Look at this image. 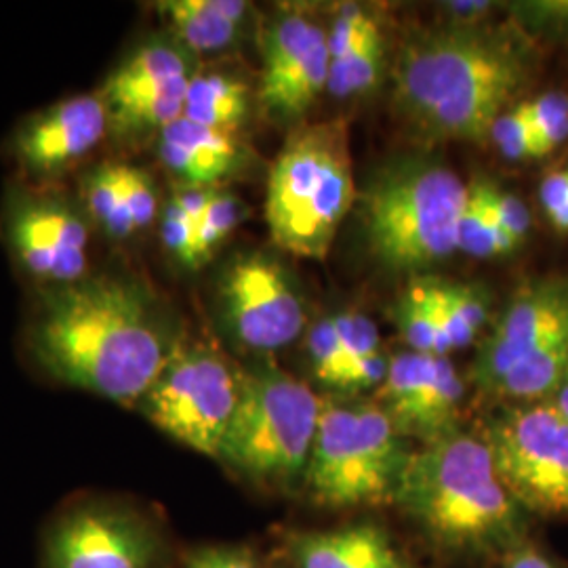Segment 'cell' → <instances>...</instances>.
<instances>
[{
	"instance_id": "cell-3",
	"label": "cell",
	"mask_w": 568,
	"mask_h": 568,
	"mask_svg": "<svg viewBox=\"0 0 568 568\" xmlns=\"http://www.w3.org/2000/svg\"><path fill=\"white\" fill-rule=\"evenodd\" d=\"M394 82L400 110L424 133L480 142L518 89L520 65L476 30H443L405 44Z\"/></svg>"
},
{
	"instance_id": "cell-9",
	"label": "cell",
	"mask_w": 568,
	"mask_h": 568,
	"mask_svg": "<svg viewBox=\"0 0 568 568\" xmlns=\"http://www.w3.org/2000/svg\"><path fill=\"white\" fill-rule=\"evenodd\" d=\"M164 554L159 527L114 497L68 504L42 537V568H161Z\"/></svg>"
},
{
	"instance_id": "cell-44",
	"label": "cell",
	"mask_w": 568,
	"mask_h": 568,
	"mask_svg": "<svg viewBox=\"0 0 568 568\" xmlns=\"http://www.w3.org/2000/svg\"><path fill=\"white\" fill-rule=\"evenodd\" d=\"M551 405L556 406L568 419V373L567 377H565V382H562V386L558 387V392L554 394Z\"/></svg>"
},
{
	"instance_id": "cell-12",
	"label": "cell",
	"mask_w": 568,
	"mask_h": 568,
	"mask_svg": "<svg viewBox=\"0 0 568 568\" xmlns=\"http://www.w3.org/2000/svg\"><path fill=\"white\" fill-rule=\"evenodd\" d=\"M9 241L26 272L51 288L89 278V224L58 196L23 194L9 209Z\"/></svg>"
},
{
	"instance_id": "cell-40",
	"label": "cell",
	"mask_w": 568,
	"mask_h": 568,
	"mask_svg": "<svg viewBox=\"0 0 568 568\" xmlns=\"http://www.w3.org/2000/svg\"><path fill=\"white\" fill-rule=\"evenodd\" d=\"M215 194V187H199V185H182L175 194H173V201L182 206L185 211V215L199 224L201 217L206 211V206L211 203Z\"/></svg>"
},
{
	"instance_id": "cell-28",
	"label": "cell",
	"mask_w": 568,
	"mask_h": 568,
	"mask_svg": "<svg viewBox=\"0 0 568 568\" xmlns=\"http://www.w3.org/2000/svg\"><path fill=\"white\" fill-rule=\"evenodd\" d=\"M244 215L246 206L234 194L215 190L201 222L196 224V264L211 257V253L243 222Z\"/></svg>"
},
{
	"instance_id": "cell-25",
	"label": "cell",
	"mask_w": 568,
	"mask_h": 568,
	"mask_svg": "<svg viewBox=\"0 0 568 568\" xmlns=\"http://www.w3.org/2000/svg\"><path fill=\"white\" fill-rule=\"evenodd\" d=\"M384 65V39L382 32H375L368 41L354 53L342 60H331L326 89L333 98H352L373 89Z\"/></svg>"
},
{
	"instance_id": "cell-22",
	"label": "cell",
	"mask_w": 568,
	"mask_h": 568,
	"mask_svg": "<svg viewBox=\"0 0 568 568\" xmlns=\"http://www.w3.org/2000/svg\"><path fill=\"white\" fill-rule=\"evenodd\" d=\"M567 373L568 337H562L514 366L493 389V394L537 403L546 396H554L562 386Z\"/></svg>"
},
{
	"instance_id": "cell-13",
	"label": "cell",
	"mask_w": 568,
	"mask_h": 568,
	"mask_svg": "<svg viewBox=\"0 0 568 568\" xmlns=\"http://www.w3.org/2000/svg\"><path fill=\"white\" fill-rule=\"evenodd\" d=\"M464 400V382L448 356L403 352L389 358L386 379L377 387L384 408L400 436H415L426 445L455 429Z\"/></svg>"
},
{
	"instance_id": "cell-37",
	"label": "cell",
	"mask_w": 568,
	"mask_h": 568,
	"mask_svg": "<svg viewBox=\"0 0 568 568\" xmlns=\"http://www.w3.org/2000/svg\"><path fill=\"white\" fill-rule=\"evenodd\" d=\"M488 199H490V204L495 209V215H497L501 227L516 243H523L530 230V213H528L527 204L523 203L516 194L506 192L493 183H488Z\"/></svg>"
},
{
	"instance_id": "cell-34",
	"label": "cell",
	"mask_w": 568,
	"mask_h": 568,
	"mask_svg": "<svg viewBox=\"0 0 568 568\" xmlns=\"http://www.w3.org/2000/svg\"><path fill=\"white\" fill-rule=\"evenodd\" d=\"M333 325L344 347L347 365L358 358L382 352V337L377 325L361 312H344L333 316ZM345 371V368H344Z\"/></svg>"
},
{
	"instance_id": "cell-21",
	"label": "cell",
	"mask_w": 568,
	"mask_h": 568,
	"mask_svg": "<svg viewBox=\"0 0 568 568\" xmlns=\"http://www.w3.org/2000/svg\"><path fill=\"white\" fill-rule=\"evenodd\" d=\"M192 77L178 79L156 89H148L121 102L105 103L110 129L121 133H138L145 129L163 131L166 124L183 116V103Z\"/></svg>"
},
{
	"instance_id": "cell-16",
	"label": "cell",
	"mask_w": 568,
	"mask_h": 568,
	"mask_svg": "<svg viewBox=\"0 0 568 568\" xmlns=\"http://www.w3.org/2000/svg\"><path fill=\"white\" fill-rule=\"evenodd\" d=\"M108 129L103 95H74L26 122L16 138V152L30 173L55 175L91 154Z\"/></svg>"
},
{
	"instance_id": "cell-33",
	"label": "cell",
	"mask_w": 568,
	"mask_h": 568,
	"mask_svg": "<svg viewBox=\"0 0 568 568\" xmlns=\"http://www.w3.org/2000/svg\"><path fill=\"white\" fill-rule=\"evenodd\" d=\"M121 185L135 232L145 230L159 215V196L154 183L142 169L121 164Z\"/></svg>"
},
{
	"instance_id": "cell-19",
	"label": "cell",
	"mask_w": 568,
	"mask_h": 568,
	"mask_svg": "<svg viewBox=\"0 0 568 568\" xmlns=\"http://www.w3.org/2000/svg\"><path fill=\"white\" fill-rule=\"evenodd\" d=\"M192 77L187 53L171 42H148L116 68L105 82V103L121 102L131 95Z\"/></svg>"
},
{
	"instance_id": "cell-8",
	"label": "cell",
	"mask_w": 568,
	"mask_h": 568,
	"mask_svg": "<svg viewBox=\"0 0 568 568\" xmlns=\"http://www.w3.org/2000/svg\"><path fill=\"white\" fill-rule=\"evenodd\" d=\"M241 375L215 349L178 344L138 408L169 438L217 459L241 398Z\"/></svg>"
},
{
	"instance_id": "cell-14",
	"label": "cell",
	"mask_w": 568,
	"mask_h": 568,
	"mask_svg": "<svg viewBox=\"0 0 568 568\" xmlns=\"http://www.w3.org/2000/svg\"><path fill=\"white\" fill-rule=\"evenodd\" d=\"M262 49V105L281 119L302 116L328 82L325 30L304 13L286 11L267 26Z\"/></svg>"
},
{
	"instance_id": "cell-38",
	"label": "cell",
	"mask_w": 568,
	"mask_h": 568,
	"mask_svg": "<svg viewBox=\"0 0 568 568\" xmlns=\"http://www.w3.org/2000/svg\"><path fill=\"white\" fill-rule=\"evenodd\" d=\"M387 366L389 361L384 356V352L358 358L352 365L345 366L344 373L335 384V389L352 394V392H366V389L379 387L386 379Z\"/></svg>"
},
{
	"instance_id": "cell-35",
	"label": "cell",
	"mask_w": 568,
	"mask_h": 568,
	"mask_svg": "<svg viewBox=\"0 0 568 568\" xmlns=\"http://www.w3.org/2000/svg\"><path fill=\"white\" fill-rule=\"evenodd\" d=\"M161 239L169 253H173L182 264H196V224L185 215L173 199L166 203L161 217Z\"/></svg>"
},
{
	"instance_id": "cell-1",
	"label": "cell",
	"mask_w": 568,
	"mask_h": 568,
	"mask_svg": "<svg viewBox=\"0 0 568 568\" xmlns=\"http://www.w3.org/2000/svg\"><path fill=\"white\" fill-rule=\"evenodd\" d=\"M175 347L148 293L116 276L51 288L28 328L34 363L55 382L135 408Z\"/></svg>"
},
{
	"instance_id": "cell-43",
	"label": "cell",
	"mask_w": 568,
	"mask_h": 568,
	"mask_svg": "<svg viewBox=\"0 0 568 568\" xmlns=\"http://www.w3.org/2000/svg\"><path fill=\"white\" fill-rule=\"evenodd\" d=\"M450 7L457 16H467V18H476L478 13H485L488 9L487 2H453Z\"/></svg>"
},
{
	"instance_id": "cell-7",
	"label": "cell",
	"mask_w": 568,
	"mask_h": 568,
	"mask_svg": "<svg viewBox=\"0 0 568 568\" xmlns=\"http://www.w3.org/2000/svg\"><path fill=\"white\" fill-rule=\"evenodd\" d=\"M466 183L443 164H398L368 185L363 204L373 255L392 270H422L459 251Z\"/></svg>"
},
{
	"instance_id": "cell-2",
	"label": "cell",
	"mask_w": 568,
	"mask_h": 568,
	"mask_svg": "<svg viewBox=\"0 0 568 568\" xmlns=\"http://www.w3.org/2000/svg\"><path fill=\"white\" fill-rule=\"evenodd\" d=\"M394 506L453 554L509 548L525 527V508L499 478L485 438L459 432L410 453Z\"/></svg>"
},
{
	"instance_id": "cell-27",
	"label": "cell",
	"mask_w": 568,
	"mask_h": 568,
	"mask_svg": "<svg viewBox=\"0 0 568 568\" xmlns=\"http://www.w3.org/2000/svg\"><path fill=\"white\" fill-rule=\"evenodd\" d=\"M394 318L413 352L436 356V328L429 310L427 281H415L408 286L405 297L394 310Z\"/></svg>"
},
{
	"instance_id": "cell-17",
	"label": "cell",
	"mask_w": 568,
	"mask_h": 568,
	"mask_svg": "<svg viewBox=\"0 0 568 568\" xmlns=\"http://www.w3.org/2000/svg\"><path fill=\"white\" fill-rule=\"evenodd\" d=\"M291 556L297 568H417L384 528L368 523L297 535Z\"/></svg>"
},
{
	"instance_id": "cell-24",
	"label": "cell",
	"mask_w": 568,
	"mask_h": 568,
	"mask_svg": "<svg viewBox=\"0 0 568 568\" xmlns=\"http://www.w3.org/2000/svg\"><path fill=\"white\" fill-rule=\"evenodd\" d=\"M518 243L501 227L488 199V183H474L467 192L459 222V251L474 257H495L511 253Z\"/></svg>"
},
{
	"instance_id": "cell-11",
	"label": "cell",
	"mask_w": 568,
	"mask_h": 568,
	"mask_svg": "<svg viewBox=\"0 0 568 568\" xmlns=\"http://www.w3.org/2000/svg\"><path fill=\"white\" fill-rule=\"evenodd\" d=\"M222 305L232 335L253 352L293 344L305 325L302 297L276 260L248 253L225 270Z\"/></svg>"
},
{
	"instance_id": "cell-4",
	"label": "cell",
	"mask_w": 568,
	"mask_h": 568,
	"mask_svg": "<svg viewBox=\"0 0 568 568\" xmlns=\"http://www.w3.org/2000/svg\"><path fill=\"white\" fill-rule=\"evenodd\" d=\"M356 199L344 122L295 131L272 164L265 222L272 241L307 260H325Z\"/></svg>"
},
{
	"instance_id": "cell-20",
	"label": "cell",
	"mask_w": 568,
	"mask_h": 568,
	"mask_svg": "<svg viewBox=\"0 0 568 568\" xmlns=\"http://www.w3.org/2000/svg\"><path fill=\"white\" fill-rule=\"evenodd\" d=\"M246 112L248 89L243 81L224 72L192 74L183 103V119L232 133L243 124Z\"/></svg>"
},
{
	"instance_id": "cell-6",
	"label": "cell",
	"mask_w": 568,
	"mask_h": 568,
	"mask_svg": "<svg viewBox=\"0 0 568 568\" xmlns=\"http://www.w3.org/2000/svg\"><path fill=\"white\" fill-rule=\"evenodd\" d=\"M408 459L377 403L323 400L302 485L323 508H379L394 504Z\"/></svg>"
},
{
	"instance_id": "cell-41",
	"label": "cell",
	"mask_w": 568,
	"mask_h": 568,
	"mask_svg": "<svg viewBox=\"0 0 568 568\" xmlns=\"http://www.w3.org/2000/svg\"><path fill=\"white\" fill-rule=\"evenodd\" d=\"M539 196H541V204L549 217L554 213H558L568 203V169L551 173L548 180L541 183Z\"/></svg>"
},
{
	"instance_id": "cell-15",
	"label": "cell",
	"mask_w": 568,
	"mask_h": 568,
	"mask_svg": "<svg viewBox=\"0 0 568 568\" xmlns=\"http://www.w3.org/2000/svg\"><path fill=\"white\" fill-rule=\"evenodd\" d=\"M568 337V288L544 284L514 300L474 365V382L493 392L509 371Z\"/></svg>"
},
{
	"instance_id": "cell-30",
	"label": "cell",
	"mask_w": 568,
	"mask_h": 568,
	"mask_svg": "<svg viewBox=\"0 0 568 568\" xmlns=\"http://www.w3.org/2000/svg\"><path fill=\"white\" fill-rule=\"evenodd\" d=\"M488 138L511 161L535 159V129L528 114L527 103H520L493 122Z\"/></svg>"
},
{
	"instance_id": "cell-32",
	"label": "cell",
	"mask_w": 568,
	"mask_h": 568,
	"mask_svg": "<svg viewBox=\"0 0 568 568\" xmlns=\"http://www.w3.org/2000/svg\"><path fill=\"white\" fill-rule=\"evenodd\" d=\"M375 32H379V26L373 20V16H368L358 4H345L333 21L331 30L326 32L331 60H342L345 55L354 53Z\"/></svg>"
},
{
	"instance_id": "cell-5",
	"label": "cell",
	"mask_w": 568,
	"mask_h": 568,
	"mask_svg": "<svg viewBox=\"0 0 568 568\" xmlns=\"http://www.w3.org/2000/svg\"><path fill=\"white\" fill-rule=\"evenodd\" d=\"M323 400L278 366L241 375V398L217 462L257 487L288 490L304 483Z\"/></svg>"
},
{
	"instance_id": "cell-26",
	"label": "cell",
	"mask_w": 568,
	"mask_h": 568,
	"mask_svg": "<svg viewBox=\"0 0 568 568\" xmlns=\"http://www.w3.org/2000/svg\"><path fill=\"white\" fill-rule=\"evenodd\" d=\"M161 140L175 143L204 161L220 164L225 171H232L239 163V145L232 133L203 126L183 116L164 126L161 131Z\"/></svg>"
},
{
	"instance_id": "cell-39",
	"label": "cell",
	"mask_w": 568,
	"mask_h": 568,
	"mask_svg": "<svg viewBox=\"0 0 568 568\" xmlns=\"http://www.w3.org/2000/svg\"><path fill=\"white\" fill-rule=\"evenodd\" d=\"M185 568H257V560L248 548L211 546L194 551Z\"/></svg>"
},
{
	"instance_id": "cell-31",
	"label": "cell",
	"mask_w": 568,
	"mask_h": 568,
	"mask_svg": "<svg viewBox=\"0 0 568 568\" xmlns=\"http://www.w3.org/2000/svg\"><path fill=\"white\" fill-rule=\"evenodd\" d=\"M307 347H310V358H312L316 379L325 386L335 387L339 375L347 366V358H345L339 335L333 325V316L321 318L316 325L312 326Z\"/></svg>"
},
{
	"instance_id": "cell-18",
	"label": "cell",
	"mask_w": 568,
	"mask_h": 568,
	"mask_svg": "<svg viewBox=\"0 0 568 568\" xmlns=\"http://www.w3.org/2000/svg\"><path fill=\"white\" fill-rule=\"evenodd\" d=\"M156 7L183 47L196 53L230 47L248 13L243 0H166Z\"/></svg>"
},
{
	"instance_id": "cell-23",
	"label": "cell",
	"mask_w": 568,
	"mask_h": 568,
	"mask_svg": "<svg viewBox=\"0 0 568 568\" xmlns=\"http://www.w3.org/2000/svg\"><path fill=\"white\" fill-rule=\"evenodd\" d=\"M82 201L89 220L102 227L103 234L112 241H124L135 234L122 196L121 164H102L93 169L82 183Z\"/></svg>"
},
{
	"instance_id": "cell-29",
	"label": "cell",
	"mask_w": 568,
	"mask_h": 568,
	"mask_svg": "<svg viewBox=\"0 0 568 568\" xmlns=\"http://www.w3.org/2000/svg\"><path fill=\"white\" fill-rule=\"evenodd\" d=\"M535 129V159L554 152L568 138V100L562 93H546L527 102Z\"/></svg>"
},
{
	"instance_id": "cell-10",
	"label": "cell",
	"mask_w": 568,
	"mask_h": 568,
	"mask_svg": "<svg viewBox=\"0 0 568 568\" xmlns=\"http://www.w3.org/2000/svg\"><path fill=\"white\" fill-rule=\"evenodd\" d=\"M499 478L530 511L568 516V419L551 403L516 406L488 427Z\"/></svg>"
},
{
	"instance_id": "cell-42",
	"label": "cell",
	"mask_w": 568,
	"mask_h": 568,
	"mask_svg": "<svg viewBox=\"0 0 568 568\" xmlns=\"http://www.w3.org/2000/svg\"><path fill=\"white\" fill-rule=\"evenodd\" d=\"M506 568H556L544 554L530 548H520L509 556Z\"/></svg>"
},
{
	"instance_id": "cell-36",
	"label": "cell",
	"mask_w": 568,
	"mask_h": 568,
	"mask_svg": "<svg viewBox=\"0 0 568 568\" xmlns=\"http://www.w3.org/2000/svg\"><path fill=\"white\" fill-rule=\"evenodd\" d=\"M443 295L455 312V316L476 335L487 323V302L485 297L469 284L443 283Z\"/></svg>"
},
{
	"instance_id": "cell-45",
	"label": "cell",
	"mask_w": 568,
	"mask_h": 568,
	"mask_svg": "<svg viewBox=\"0 0 568 568\" xmlns=\"http://www.w3.org/2000/svg\"><path fill=\"white\" fill-rule=\"evenodd\" d=\"M549 220L558 230H568V203L558 213H554Z\"/></svg>"
}]
</instances>
